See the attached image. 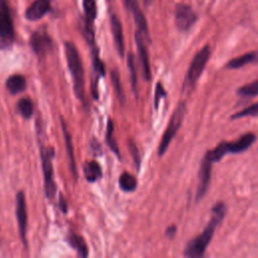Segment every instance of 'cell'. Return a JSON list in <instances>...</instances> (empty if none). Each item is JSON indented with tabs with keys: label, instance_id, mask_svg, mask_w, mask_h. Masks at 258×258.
<instances>
[{
	"label": "cell",
	"instance_id": "obj_31",
	"mask_svg": "<svg viewBox=\"0 0 258 258\" xmlns=\"http://www.w3.org/2000/svg\"><path fill=\"white\" fill-rule=\"evenodd\" d=\"M165 95H166V92L164 91V89L162 87V84L161 83H157L156 89H155V94H154V106H155V109H157V107H158L159 100L161 98L165 97Z\"/></svg>",
	"mask_w": 258,
	"mask_h": 258
},
{
	"label": "cell",
	"instance_id": "obj_18",
	"mask_svg": "<svg viewBox=\"0 0 258 258\" xmlns=\"http://www.w3.org/2000/svg\"><path fill=\"white\" fill-rule=\"evenodd\" d=\"M84 174L89 182H95L102 177V169L98 162L88 161L84 165Z\"/></svg>",
	"mask_w": 258,
	"mask_h": 258
},
{
	"label": "cell",
	"instance_id": "obj_23",
	"mask_svg": "<svg viewBox=\"0 0 258 258\" xmlns=\"http://www.w3.org/2000/svg\"><path fill=\"white\" fill-rule=\"evenodd\" d=\"M106 142L111 148V150L120 158V153H119V148L117 145L116 140L113 137V122L111 119L108 120L107 123V131H106Z\"/></svg>",
	"mask_w": 258,
	"mask_h": 258
},
{
	"label": "cell",
	"instance_id": "obj_15",
	"mask_svg": "<svg viewBox=\"0 0 258 258\" xmlns=\"http://www.w3.org/2000/svg\"><path fill=\"white\" fill-rule=\"evenodd\" d=\"M111 30L114 38V42L116 45V49L119 52L120 56L124 55V38H123V30H122V25L119 21V19L115 16H111Z\"/></svg>",
	"mask_w": 258,
	"mask_h": 258
},
{
	"label": "cell",
	"instance_id": "obj_22",
	"mask_svg": "<svg viewBox=\"0 0 258 258\" xmlns=\"http://www.w3.org/2000/svg\"><path fill=\"white\" fill-rule=\"evenodd\" d=\"M111 81H112V85L114 87L115 93L117 95V98H118L119 102L123 105L125 103V96H124V92L122 90L119 74L116 70H112V72H111Z\"/></svg>",
	"mask_w": 258,
	"mask_h": 258
},
{
	"label": "cell",
	"instance_id": "obj_5",
	"mask_svg": "<svg viewBox=\"0 0 258 258\" xmlns=\"http://www.w3.org/2000/svg\"><path fill=\"white\" fill-rule=\"evenodd\" d=\"M185 111H186V107L183 102H180L176 106L175 110L173 111V113L170 117L169 123L166 127V130H165V132L162 136V139L159 143V146H158V155L159 156H162L165 153L169 143L171 142V140L175 136L176 132L178 131V129L182 123V120L184 118Z\"/></svg>",
	"mask_w": 258,
	"mask_h": 258
},
{
	"label": "cell",
	"instance_id": "obj_19",
	"mask_svg": "<svg viewBox=\"0 0 258 258\" xmlns=\"http://www.w3.org/2000/svg\"><path fill=\"white\" fill-rule=\"evenodd\" d=\"M257 59V52H247L243 55H240L236 58H233L231 59L228 63H227V68L229 69H238V68H241V67H244L246 66L247 63L249 62H252L254 60Z\"/></svg>",
	"mask_w": 258,
	"mask_h": 258
},
{
	"label": "cell",
	"instance_id": "obj_32",
	"mask_svg": "<svg viewBox=\"0 0 258 258\" xmlns=\"http://www.w3.org/2000/svg\"><path fill=\"white\" fill-rule=\"evenodd\" d=\"M59 208H60V210H61L64 214L67 213L68 205H67V202H66V200H64V198H63L62 195L59 196Z\"/></svg>",
	"mask_w": 258,
	"mask_h": 258
},
{
	"label": "cell",
	"instance_id": "obj_4",
	"mask_svg": "<svg viewBox=\"0 0 258 258\" xmlns=\"http://www.w3.org/2000/svg\"><path fill=\"white\" fill-rule=\"evenodd\" d=\"M54 157V148L51 146L41 147V165L43 171L44 191L47 199H52L56 191V185L53 177V164L52 159Z\"/></svg>",
	"mask_w": 258,
	"mask_h": 258
},
{
	"label": "cell",
	"instance_id": "obj_13",
	"mask_svg": "<svg viewBox=\"0 0 258 258\" xmlns=\"http://www.w3.org/2000/svg\"><path fill=\"white\" fill-rule=\"evenodd\" d=\"M48 10H49L48 0H36L26 10L25 17L31 21L38 20L42 16H44Z\"/></svg>",
	"mask_w": 258,
	"mask_h": 258
},
{
	"label": "cell",
	"instance_id": "obj_35",
	"mask_svg": "<svg viewBox=\"0 0 258 258\" xmlns=\"http://www.w3.org/2000/svg\"><path fill=\"white\" fill-rule=\"evenodd\" d=\"M151 1H152V0H144V2H145L146 4H149Z\"/></svg>",
	"mask_w": 258,
	"mask_h": 258
},
{
	"label": "cell",
	"instance_id": "obj_26",
	"mask_svg": "<svg viewBox=\"0 0 258 258\" xmlns=\"http://www.w3.org/2000/svg\"><path fill=\"white\" fill-rule=\"evenodd\" d=\"M83 3L86 12V18L93 21L97 15V5L95 0H84Z\"/></svg>",
	"mask_w": 258,
	"mask_h": 258
},
{
	"label": "cell",
	"instance_id": "obj_30",
	"mask_svg": "<svg viewBox=\"0 0 258 258\" xmlns=\"http://www.w3.org/2000/svg\"><path fill=\"white\" fill-rule=\"evenodd\" d=\"M128 145H129V151L131 153L133 161L135 162V165H136L137 169H139V167H140V154H139L138 148H137L136 144L134 143V141L131 140V139L128 141Z\"/></svg>",
	"mask_w": 258,
	"mask_h": 258
},
{
	"label": "cell",
	"instance_id": "obj_34",
	"mask_svg": "<svg viewBox=\"0 0 258 258\" xmlns=\"http://www.w3.org/2000/svg\"><path fill=\"white\" fill-rule=\"evenodd\" d=\"M125 1V5L127 6V8L129 9H133L135 7H137V2L136 0H124Z\"/></svg>",
	"mask_w": 258,
	"mask_h": 258
},
{
	"label": "cell",
	"instance_id": "obj_25",
	"mask_svg": "<svg viewBox=\"0 0 258 258\" xmlns=\"http://www.w3.org/2000/svg\"><path fill=\"white\" fill-rule=\"evenodd\" d=\"M81 30L83 32L84 37L90 44H94L95 41V34H94V29H93V21L89 20L88 18H85L81 25Z\"/></svg>",
	"mask_w": 258,
	"mask_h": 258
},
{
	"label": "cell",
	"instance_id": "obj_24",
	"mask_svg": "<svg viewBox=\"0 0 258 258\" xmlns=\"http://www.w3.org/2000/svg\"><path fill=\"white\" fill-rule=\"evenodd\" d=\"M238 95L241 97H254L258 95V80L244 85L238 89Z\"/></svg>",
	"mask_w": 258,
	"mask_h": 258
},
{
	"label": "cell",
	"instance_id": "obj_9",
	"mask_svg": "<svg viewBox=\"0 0 258 258\" xmlns=\"http://www.w3.org/2000/svg\"><path fill=\"white\" fill-rule=\"evenodd\" d=\"M197 20V15L192 9L184 4L176 6L175 25L180 30H187Z\"/></svg>",
	"mask_w": 258,
	"mask_h": 258
},
{
	"label": "cell",
	"instance_id": "obj_11",
	"mask_svg": "<svg viewBox=\"0 0 258 258\" xmlns=\"http://www.w3.org/2000/svg\"><path fill=\"white\" fill-rule=\"evenodd\" d=\"M135 40L137 44V50L139 55V60L141 63V69L143 72V77L146 81H150L151 74H150V66H149V57H148V50L145 44L144 37L138 32H135Z\"/></svg>",
	"mask_w": 258,
	"mask_h": 258
},
{
	"label": "cell",
	"instance_id": "obj_37",
	"mask_svg": "<svg viewBox=\"0 0 258 258\" xmlns=\"http://www.w3.org/2000/svg\"><path fill=\"white\" fill-rule=\"evenodd\" d=\"M257 59H258V53H257Z\"/></svg>",
	"mask_w": 258,
	"mask_h": 258
},
{
	"label": "cell",
	"instance_id": "obj_6",
	"mask_svg": "<svg viewBox=\"0 0 258 258\" xmlns=\"http://www.w3.org/2000/svg\"><path fill=\"white\" fill-rule=\"evenodd\" d=\"M14 40L12 19L6 4L0 6V49L9 48Z\"/></svg>",
	"mask_w": 258,
	"mask_h": 258
},
{
	"label": "cell",
	"instance_id": "obj_14",
	"mask_svg": "<svg viewBox=\"0 0 258 258\" xmlns=\"http://www.w3.org/2000/svg\"><path fill=\"white\" fill-rule=\"evenodd\" d=\"M60 124H61L62 134H63V138H64L66 148H67V152H68V156H69V160H70L71 171H72L74 177L77 178L78 172H77V166H76V161H75V156H74V149H73L72 137H71V133H70V131H69V129H68V126H67L64 120L62 119V117H60Z\"/></svg>",
	"mask_w": 258,
	"mask_h": 258
},
{
	"label": "cell",
	"instance_id": "obj_1",
	"mask_svg": "<svg viewBox=\"0 0 258 258\" xmlns=\"http://www.w3.org/2000/svg\"><path fill=\"white\" fill-rule=\"evenodd\" d=\"M226 213V207L224 203H218L212 210V218L201 235L194 238L185 247L184 255L190 258L201 257L204 255L206 248L210 244L215 229L222 221Z\"/></svg>",
	"mask_w": 258,
	"mask_h": 258
},
{
	"label": "cell",
	"instance_id": "obj_17",
	"mask_svg": "<svg viewBox=\"0 0 258 258\" xmlns=\"http://www.w3.org/2000/svg\"><path fill=\"white\" fill-rule=\"evenodd\" d=\"M68 243L70 244L71 247H73L74 249L77 250L78 255L80 257H87L89 255V251H88V246L86 244L85 239L78 235V234H71L68 237Z\"/></svg>",
	"mask_w": 258,
	"mask_h": 258
},
{
	"label": "cell",
	"instance_id": "obj_28",
	"mask_svg": "<svg viewBox=\"0 0 258 258\" xmlns=\"http://www.w3.org/2000/svg\"><path fill=\"white\" fill-rule=\"evenodd\" d=\"M258 115V103H255L247 108H245L244 110L234 114L231 118L232 119H237V118H241V117H247V116H256Z\"/></svg>",
	"mask_w": 258,
	"mask_h": 258
},
{
	"label": "cell",
	"instance_id": "obj_12",
	"mask_svg": "<svg viewBox=\"0 0 258 258\" xmlns=\"http://www.w3.org/2000/svg\"><path fill=\"white\" fill-rule=\"evenodd\" d=\"M256 140V136L253 133H246L239 139L232 142H224L227 153H240L249 148Z\"/></svg>",
	"mask_w": 258,
	"mask_h": 258
},
{
	"label": "cell",
	"instance_id": "obj_20",
	"mask_svg": "<svg viewBox=\"0 0 258 258\" xmlns=\"http://www.w3.org/2000/svg\"><path fill=\"white\" fill-rule=\"evenodd\" d=\"M119 185L123 191L131 192L137 186V180L134 175L129 172H123L119 177Z\"/></svg>",
	"mask_w": 258,
	"mask_h": 258
},
{
	"label": "cell",
	"instance_id": "obj_29",
	"mask_svg": "<svg viewBox=\"0 0 258 258\" xmlns=\"http://www.w3.org/2000/svg\"><path fill=\"white\" fill-rule=\"evenodd\" d=\"M93 68L95 73L97 74V76H105V66L103 63V61L101 60V58L99 57V53L98 50L96 49L93 53Z\"/></svg>",
	"mask_w": 258,
	"mask_h": 258
},
{
	"label": "cell",
	"instance_id": "obj_36",
	"mask_svg": "<svg viewBox=\"0 0 258 258\" xmlns=\"http://www.w3.org/2000/svg\"><path fill=\"white\" fill-rule=\"evenodd\" d=\"M3 4H5L4 0H0V6H1V5H3Z\"/></svg>",
	"mask_w": 258,
	"mask_h": 258
},
{
	"label": "cell",
	"instance_id": "obj_21",
	"mask_svg": "<svg viewBox=\"0 0 258 258\" xmlns=\"http://www.w3.org/2000/svg\"><path fill=\"white\" fill-rule=\"evenodd\" d=\"M18 113L25 119H28L33 114V103L30 98L24 97L18 100L16 105Z\"/></svg>",
	"mask_w": 258,
	"mask_h": 258
},
{
	"label": "cell",
	"instance_id": "obj_33",
	"mask_svg": "<svg viewBox=\"0 0 258 258\" xmlns=\"http://www.w3.org/2000/svg\"><path fill=\"white\" fill-rule=\"evenodd\" d=\"M175 232H176V227L175 226H169L165 231V236H167L169 238H172L174 236Z\"/></svg>",
	"mask_w": 258,
	"mask_h": 258
},
{
	"label": "cell",
	"instance_id": "obj_8",
	"mask_svg": "<svg viewBox=\"0 0 258 258\" xmlns=\"http://www.w3.org/2000/svg\"><path fill=\"white\" fill-rule=\"evenodd\" d=\"M29 44L37 55L46 54L52 47V39L45 30H37L30 36Z\"/></svg>",
	"mask_w": 258,
	"mask_h": 258
},
{
	"label": "cell",
	"instance_id": "obj_10",
	"mask_svg": "<svg viewBox=\"0 0 258 258\" xmlns=\"http://www.w3.org/2000/svg\"><path fill=\"white\" fill-rule=\"evenodd\" d=\"M212 163H213V161L206 154L203 161H202L201 169H200V173H199V186H198V191H197V199L198 200L201 199L208 189L209 183L211 181Z\"/></svg>",
	"mask_w": 258,
	"mask_h": 258
},
{
	"label": "cell",
	"instance_id": "obj_7",
	"mask_svg": "<svg viewBox=\"0 0 258 258\" xmlns=\"http://www.w3.org/2000/svg\"><path fill=\"white\" fill-rule=\"evenodd\" d=\"M16 219L18 224L19 236L22 243L26 246V228H27V212L23 191H18L16 195Z\"/></svg>",
	"mask_w": 258,
	"mask_h": 258
},
{
	"label": "cell",
	"instance_id": "obj_3",
	"mask_svg": "<svg viewBox=\"0 0 258 258\" xmlns=\"http://www.w3.org/2000/svg\"><path fill=\"white\" fill-rule=\"evenodd\" d=\"M210 54H211L210 47L209 45H206L194 56L183 82V87H182L183 92L187 93L192 90V88L195 87L198 79L201 77L210 58Z\"/></svg>",
	"mask_w": 258,
	"mask_h": 258
},
{
	"label": "cell",
	"instance_id": "obj_2",
	"mask_svg": "<svg viewBox=\"0 0 258 258\" xmlns=\"http://www.w3.org/2000/svg\"><path fill=\"white\" fill-rule=\"evenodd\" d=\"M64 51H66L68 67L73 79L75 95L79 100L83 101L85 99V80H84V69H83L79 51L72 42H68V41L64 43Z\"/></svg>",
	"mask_w": 258,
	"mask_h": 258
},
{
	"label": "cell",
	"instance_id": "obj_16",
	"mask_svg": "<svg viewBox=\"0 0 258 258\" xmlns=\"http://www.w3.org/2000/svg\"><path fill=\"white\" fill-rule=\"evenodd\" d=\"M5 86L10 94L16 95V94L24 91V89L26 87V81L23 76L17 74V75L10 76L5 83Z\"/></svg>",
	"mask_w": 258,
	"mask_h": 258
},
{
	"label": "cell",
	"instance_id": "obj_27",
	"mask_svg": "<svg viewBox=\"0 0 258 258\" xmlns=\"http://www.w3.org/2000/svg\"><path fill=\"white\" fill-rule=\"evenodd\" d=\"M127 64H128V69H129V72H130L132 88H133V91L135 92V94L137 95V91H136L137 78H136V71H135V66H134V57H133L131 52H129L128 55H127Z\"/></svg>",
	"mask_w": 258,
	"mask_h": 258
}]
</instances>
